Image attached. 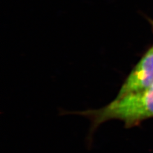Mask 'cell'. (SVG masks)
Returning a JSON list of instances; mask_svg holds the SVG:
<instances>
[{"instance_id": "cell-1", "label": "cell", "mask_w": 153, "mask_h": 153, "mask_svg": "<svg viewBox=\"0 0 153 153\" xmlns=\"http://www.w3.org/2000/svg\"><path fill=\"white\" fill-rule=\"evenodd\" d=\"M72 114L87 117L91 121L90 135L100 125L110 120L121 121L126 128L137 125L143 120L153 117V84L139 92L115 98L106 106Z\"/></svg>"}, {"instance_id": "cell-2", "label": "cell", "mask_w": 153, "mask_h": 153, "mask_svg": "<svg viewBox=\"0 0 153 153\" xmlns=\"http://www.w3.org/2000/svg\"><path fill=\"white\" fill-rule=\"evenodd\" d=\"M153 84V45L134 67L116 98L139 92Z\"/></svg>"}, {"instance_id": "cell-3", "label": "cell", "mask_w": 153, "mask_h": 153, "mask_svg": "<svg viewBox=\"0 0 153 153\" xmlns=\"http://www.w3.org/2000/svg\"><path fill=\"white\" fill-rule=\"evenodd\" d=\"M149 22L151 23V25L152 26V30H153V21L152 20H149Z\"/></svg>"}]
</instances>
